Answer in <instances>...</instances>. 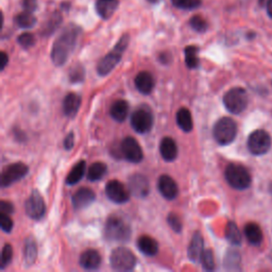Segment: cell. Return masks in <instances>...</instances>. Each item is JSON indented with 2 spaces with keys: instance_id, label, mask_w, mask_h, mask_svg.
Instances as JSON below:
<instances>
[{
  "instance_id": "1",
  "label": "cell",
  "mask_w": 272,
  "mask_h": 272,
  "mask_svg": "<svg viewBox=\"0 0 272 272\" xmlns=\"http://www.w3.org/2000/svg\"><path fill=\"white\" fill-rule=\"evenodd\" d=\"M82 29L75 24H69L62 30L58 39L55 41L51 49V60L57 66H62L66 63L75 48Z\"/></svg>"
},
{
  "instance_id": "2",
  "label": "cell",
  "mask_w": 272,
  "mask_h": 272,
  "mask_svg": "<svg viewBox=\"0 0 272 272\" xmlns=\"http://www.w3.org/2000/svg\"><path fill=\"white\" fill-rule=\"evenodd\" d=\"M129 42H130L129 34H123L119 39L117 44L114 46L113 49L100 60L97 66V71L100 76L103 77L108 75L116 67V65L122 58L123 52L125 51L128 46H129Z\"/></svg>"
},
{
  "instance_id": "3",
  "label": "cell",
  "mask_w": 272,
  "mask_h": 272,
  "mask_svg": "<svg viewBox=\"0 0 272 272\" xmlns=\"http://www.w3.org/2000/svg\"><path fill=\"white\" fill-rule=\"evenodd\" d=\"M104 236L108 241L126 242L131 236V229L128 223L117 216H111L105 223Z\"/></svg>"
},
{
  "instance_id": "4",
  "label": "cell",
  "mask_w": 272,
  "mask_h": 272,
  "mask_svg": "<svg viewBox=\"0 0 272 272\" xmlns=\"http://www.w3.org/2000/svg\"><path fill=\"white\" fill-rule=\"evenodd\" d=\"M213 135L219 145H230L236 138L237 123L230 117H222L215 123L213 128Z\"/></svg>"
},
{
  "instance_id": "5",
  "label": "cell",
  "mask_w": 272,
  "mask_h": 272,
  "mask_svg": "<svg viewBox=\"0 0 272 272\" xmlns=\"http://www.w3.org/2000/svg\"><path fill=\"white\" fill-rule=\"evenodd\" d=\"M226 180L235 189L244 190L250 187L252 179L251 174L247 170L246 167L239 164H229L226 168Z\"/></svg>"
},
{
  "instance_id": "6",
  "label": "cell",
  "mask_w": 272,
  "mask_h": 272,
  "mask_svg": "<svg viewBox=\"0 0 272 272\" xmlns=\"http://www.w3.org/2000/svg\"><path fill=\"white\" fill-rule=\"evenodd\" d=\"M248 94L242 87L231 88L223 96V104L232 114L243 113L248 106Z\"/></svg>"
},
{
  "instance_id": "7",
  "label": "cell",
  "mask_w": 272,
  "mask_h": 272,
  "mask_svg": "<svg viewBox=\"0 0 272 272\" xmlns=\"http://www.w3.org/2000/svg\"><path fill=\"white\" fill-rule=\"evenodd\" d=\"M110 263L116 271H131L136 265V258L129 249L116 248L111 253Z\"/></svg>"
},
{
  "instance_id": "8",
  "label": "cell",
  "mask_w": 272,
  "mask_h": 272,
  "mask_svg": "<svg viewBox=\"0 0 272 272\" xmlns=\"http://www.w3.org/2000/svg\"><path fill=\"white\" fill-rule=\"evenodd\" d=\"M247 145L253 155H264L271 148V137L265 130H255L249 135Z\"/></svg>"
},
{
  "instance_id": "9",
  "label": "cell",
  "mask_w": 272,
  "mask_h": 272,
  "mask_svg": "<svg viewBox=\"0 0 272 272\" xmlns=\"http://www.w3.org/2000/svg\"><path fill=\"white\" fill-rule=\"evenodd\" d=\"M26 214L33 220H41L46 213V204L43 196L38 190H33L25 202Z\"/></svg>"
},
{
  "instance_id": "10",
  "label": "cell",
  "mask_w": 272,
  "mask_h": 272,
  "mask_svg": "<svg viewBox=\"0 0 272 272\" xmlns=\"http://www.w3.org/2000/svg\"><path fill=\"white\" fill-rule=\"evenodd\" d=\"M153 115L151 112L146 107L137 108L132 117H131V124L133 129L140 134H145L149 132L153 126Z\"/></svg>"
},
{
  "instance_id": "11",
  "label": "cell",
  "mask_w": 272,
  "mask_h": 272,
  "mask_svg": "<svg viewBox=\"0 0 272 272\" xmlns=\"http://www.w3.org/2000/svg\"><path fill=\"white\" fill-rule=\"evenodd\" d=\"M28 171H29L28 166L22 162L8 165L7 167L4 168L2 172V178H0L2 179V182H0L2 187H8L14 184L15 182L22 180L28 173Z\"/></svg>"
},
{
  "instance_id": "12",
  "label": "cell",
  "mask_w": 272,
  "mask_h": 272,
  "mask_svg": "<svg viewBox=\"0 0 272 272\" xmlns=\"http://www.w3.org/2000/svg\"><path fill=\"white\" fill-rule=\"evenodd\" d=\"M120 151L128 162L136 164V163H140L143 158V153L138 141L130 136L125 137L121 141Z\"/></svg>"
},
{
  "instance_id": "13",
  "label": "cell",
  "mask_w": 272,
  "mask_h": 272,
  "mask_svg": "<svg viewBox=\"0 0 272 272\" xmlns=\"http://www.w3.org/2000/svg\"><path fill=\"white\" fill-rule=\"evenodd\" d=\"M105 194L107 198L117 204H122L129 201L130 193L126 187L117 180H111L105 185Z\"/></svg>"
},
{
  "instance_id": "14",
  "label": "cell",
  "mask_w": 272,
  "mask_h": 272,
  "mask_svg": "<svg viewBox=\"0 0 272 272\" xmlns=\"http://www.w3.org/2000/svg\"><path fill=\"white\" fill-rule=\"evenodd\" d=\"M157 187L161 195L168 200H173L178 197L179 187L175 183V181L170 177V175L163 174L159 177Z\"/></svg>"
},
{
  "instance_id": "15",
  "label": "cell",
  "mask_w": 272,
  "mask_h": 272,
  "mask_svg": "<svg viewBox=\"0 0 272 272\" xmlns=\"http://www.w3.org/2000/svg\"><path fill=\"white\" fill-rule=\"evenodd\" d=\"M149 182L142 174L135 173L129 180V190L135 197L143 198L149 194Z\"/></svg>"
},
{
  "instance_id": "16",
  "label": "cell",
  "mask_w": 272,
  "mask_h": 272,
  "mask_svg": "<svg viewBox=\"0 0 272 272\" xmlns=\"http://www.w3.org/2000/svg\"><path fill=\"white\" fill-rule=\"evenodd\" d=\"M96 199L94 190L87 187L78 189L72 196V205L76 210H82L89 206Z\"/></svg>"
},
{
  "instance_id": "17",
  "label": "cell",
  "mask_w": 272,
  "mask_h": 272,
  "mask_svg": "<svg viewBox=\"0 0 272 272\" xmlns=\"http://www.w3.org/2000/svg\"><path fill=\"white\" fill-rule=\"evenodd\" d=\"M203 237L200 232H196L191 238V242L187 249V255L191 262L199 263L203 254Z\"/></svg>"
},
{
  "instance_id": "18",
  "label": "cell",
  "mask_w": 272,
  "mask_h": 272,
  "mask_svg": "<svg viewBox=\"0 0 272 272\" xmlns=\"http://www.w3.org/2000/svg\"><path fill=\"white\" fill-rule=\"evenodd\" d=\"M118 6L119 0H96L95 9L102 20L107 21L113 16Z\"/></svg>"
},
{
  "instance_id": "19",
  "label": "cell",
  "mask_w": 272,
  "mask_h": 272,
  "mask_svg": "<svg viewBox=\"0 0 272 272\" xmlns=\"http://www.w3.org/2000/svg\"><path fill=\"white\" fill-rule=\"evenodd\" d=\"M135 87L143 95H149L154 88V78L149 71H140L134 80Z\"/></svg>"
},
{
  "instance_id": "20",
  "label": "cell",
  "mask_w": 272,
  "mask_h": 272,
  "mask_svg": "<svg viewBox=\"0 0 272 272\" xmlns=\"http://www.w3.org/2000/svg\"><path fill=\"white\" fill-rule=\"evenodd\" d=\"M80 265L86 270H96L101 265V257L99 252L89 249L84 251L80 257Z\"/></svg>"
},
{
  "instance_id": "21",
  "label": "cell",
  "mask_w": 272,
  "mask_h": 272,
  "mask_svg": "<svg viewBox=\"0 0 272 272\" xmlns=\"http://www.w3.org/2000/svg\"><path fill=\"white\" fill-rule=\"evenodd\" d=\"M159 152L167 162H172L178 156V146L171 137H164L159 145Z\"/></svg>"
},
{
  "instance_id": "22",
  "label": "cell",
  "mask_w": 272,
  "mask_h": 272,
  "mask_svg": "<svg viewBox=\"0 0 272 272\" xmlns=\"http://www.w3.org/2000/svg\"><path fill=\"white\" fill-rule=\"evenodd\" d=\"M81 105V97L76 93H69L66 95L65 99L63 101V111L64 114L67 117H75Z\"/></svg>"
},
{
  "instance_id": "23",
  "label": "cell",
  "mask_w": 272,
  "mask_h": 272,
  "mask_svg": "<svg viewBox=\"0 0 272 272\" xmlns=\"http://www.w3.org/2000/svg\"><path fill=\"white\" fill-rule=\"evenodd\" d=\"M129 114V103L123 99L116 100L110 108V115L115 121L122 122L126 119Z\"/></svg>"
},
{
  "instance_id": "24",
  "label": "cell",
  "mask_w": 272,
  "mask_h": 272,
  "mask_svg": "<svg viewBox=\"0 0 272 272\" xmlns=\"http://www.w3.org/2000/svg\"><path fill=\"white\" fill-rule=\"evenodd\" d=\"M137 248L147 257H154L158 252V244L154 238L150 236H140L137 241Z\"/></svg>"
},
{
  "instance_id": "25",
  "label": "cell",
  "mask_w": 272,
  "mask_h": 272,
  "mask_svg": "<svg viewBox=\"0 0 272 272\" xmlns=\"http://www.w3.org/2000/svg\"><path fill=\"white\" fill-rule=\"evenodd\" d=\"M245 235L248 242L253 246H260L263 242V232L259 225L254 222H249L245 226Z\"/></svg>"
},
{
  "instance_id": "26",
  "label": "cell",
  "mask_w": 272,
  "mask_h": 272,
  "mask_svg": "<svg viewBox=\"0 0 272 272\" xmlns=\"http://www.w3.org/2000/svg\"><path fill=\"white\" fill-rule=\"evenodd\" d=\"M177 123L180 126V129L184 132H190L193 130V117H191V113L188 108L181 107L177 112Z\"/></svg>"
},
{
  "instance_id": "27",
  "label": "cell",
  "mask_w": 272,
  "mask_h": 272,
  "mask_svg": "<svg viewBox=\"0 0 272 272\" xmlns=\"http://www.w3.org/2000/svg\"><path fill=\"white\" fill-rule=\"evenodd\" d=\"M38 255V246L33 238H27V241L25 243V248H24V260H25V265L28 267L33 264L37 260Z\"/></svg>"
},
{
  "instance_id": "28",
  "label": "cell",
  "mask_w": 272,
  "mask_h": 272,
  "mask_svg": "<svg viewBox=\"0 0 272 272\" xmlns=\"http://www.w3.org/2000/svg\"><path fill=\"white\" fill-rule=\"evenodd\" d=\"M14 23L16 26H19L22 29H30L34 27V25L37 24V17L32 12L24 10L22 13L15 16Z\"/></svg>"
},
{
  "instance_id": "29",
  "label": "cell",
  "mask_w": 272,
  "mask_h": 272,
  "mask_svg": "<svg viewBox=\"0 0 272 272\" xmlns=\"http://www.w3.org/2000/svg\"><path fill=\"white\" fill-rule=\"evenodd\" d=\"M85 170H86L85 161H80L79 163H77L70 170L69 174L67 175L66 183L68 185H75L78 182L81 181V179L84 177V174H85Z\"/></svg>"
},
{
  "instance_id": "30",
  "label": "cell",
  "mask_w": 272,
  "mask_h": 272,
  "mask_svg": "<svg viewBox=\"0 0 272 272\" xmlns=\"http://www.w3.org/2000/svg\"><path fill=\"white\" fill-rule=\"evenodd\" d=\"M186 66L190 69H196L200 65V60L198 57L199 48L197 46H187L184 50Z\"/></svg>"
},
{
  "instance_id": "31",
  "label": "cell",
  "mask_w": 272,
  "mask_h": 272,
  "mask_svg": "<svg viewBox=\"0 0 272 272\" xmlns=\"http://www.w3.org/2000/svg\"><path fill=\"white\" fill-rule=\"evenodd\" d=\"M62 15L59 12H55L51 16L50 19L48 20L45 24V26L42 28V35L44 37H49L51 35L53 32L60 27V25L62 24Z\"/></svg>"
},
{
  "instance_id": "32",
  "label": "cell",
  "mask_w": 272,
  "mask_h": 272,
  "mask_svg": "<svg viewBox=\"0 0 272 272\" xmlns=\"http://www.w3.org/2000/svg\"><path fill=\"white\" fill-rule=\"evenodd\" d=\"M226 237L233 246L242 245V241H243L242 233L241 231H239L236 223L233 221L228 222L227 228H226Z\"/></svg>"
},
{
  "instance_id": "33",
  "label": "cell",
  "mask_w": 272,
  "mask_h": 272,
  "mask_svg": "<svg viewBox=\"0 0 272 272\" xmlns=\"http://www.w3.org/2000/svg\"><path fill=\"white\" fill-rule=\"evenodd\" d=\"M107 167L102 162H96L92 164L87 170V179L89 181H99L101 180L105 173H106Z\"/></svg>"
},
{
  "instance_id": "34",
  "label": "cell",
  "mask_w": 272,
  "mask_h": 272,
  "mask_svg": "<svg viewBox=\"0 0 272 272\" xmlns=\"http://www.w3.org/2000/svg\"><path fill=\"white\" fill-rule=\"evenodd\" d=\"M172 5L180 10H195L202 5V0H171Z\"/></svg>"
},
{
  "instance_id": "35",
  "label": "cell",
  "mask_w": 272,
  "mask_h": 272,
  "mask_svg": "<svg viewBox=\"0 0 272 272\" xmlns=\"http://www.w3.org/2000/svg\"><path fill=\"white\" fill-rule=\"evenodd\" d=\"M189 26L196 32H199V33H203V32H205L207 28H209L207 22L200 15L193 16V17L189 20Z\"/></svg>"
},
{
  "instance_id": "36",
  "label": "cell",
  "mask_w": 272,
  "mask_h": 272,
  "mask_svg": "<svg viewBox=\"0 0 272 272\" xmlns=\"http://www.w3.org/2000/svg\"><path fill=\"white\" fill-rule=\"evenodd\" d=\"M201 264L203 269L207 271H212L215 269V260H214V253L211 249H207L203 251L201 257Z\"/></svg>"
},
{
  "instance_id": "37",
  "label": "cell",
  "mask_w": 272,
  "mask_h": 272,
  "mask_svg": "<svg viewBox=\"0 0 272 272\" xmlns=\"http://www.w3.org/2000/svg\"><path fill=\"white\" fill-rule=\"evenodd\" d=\"M85 77V71L82 65L77 64V65L72 66L69 71V80L72 83H80L82 82Z\"/></svg>"
},
{
  "instance_id": "38",
  "label": "cell",
  "mask_w": 272,
  "mask_h": 272,
  "mask_svg": "<svg viewBox=\"0 0 272 272\" xmlns=\"http://www.w3.org/2000/svg\"><path fill=\"white\" fill-rule=\"evenodd\" d=\"M239 264H241V255L237 251H229L226 260H225V266L228 269H238Z\"/></svg>"
},
{
  "instance_id": "39",
  "label": "cell",
  "mask_w": 272,
  "mask_h": 272,
  "mask_svg": "<svg viewBox=\"0 0 272 272\" xmlns=\"http://www.w3.org/2000/svg\"><path fill=\"white\" fill-rule=\"evenodd\" d=\"M12 258H13L12 246L6 244L3 248V251H2V265H0V268L5 269L11 263Z\"/></svg>"
},
{
  "instance_id": "40",
  "label": "cell",
  "mask_w": 272,
  "mask_h": 272,
  "mask_svg": "<svg viewBox=\"0 0 272 272\" xmlns=\"http://www.w3.org/2000/svg\"><path fill=\"white\" fill-rule=\"evenodd\" d=\"M17 43L25 48V49H28V48H31L32 46L34 45L35 43V39L34 35L29 33V32H25V33H22L19 38H17Z\"/></svg>"
},
{
  "instance_id": "41",
  "label": "cell",
  "mask_w": 272,
  "mask_h": 272,
  "mask_svg": "<svg viewBox=\"0 0 272 272\" xmlns=\"http://www.w3.org/2000/svg\"><path fill=\"white\" fill-rule=\"evenodd\" d=\"M167 222L169 227L175 232V233H180L182 231V222L180 220V218L173 214V213H170L167 217Z\"/></svg>"
},
{
  "instance_id": "42",
  "label": "cell",
  "mask_w": 272,
  "mask_h": 272,
  "mask_svg": "<svg viewBox=\"0 0 272 272\" xmlns=\"http://www.w3.org/2000/svg\"><path fill=\"white\" fill-rule=\"evenodd\" d=\"M0 227L6 233H10L13 229V221L8 214L0 213Z\"/></svg>"
},
{
  "instance_id": "43",
  "label": "cell",
  "mask_w": 272,
  "mask_h": 272,
  "mask_svg": "<svg viewBox=\"0 0 272 272\" xmlns=\"http://www.w3.org/2000/svg\"><path fill=\"white\" fill-rule=\"evenodd\" d=\"M22 6L25 11L34 13V11L38 9V0H23Z\"/></svg>"
},
{
  "instance_id": "44",
  "label": "cell",
  "mask_w": 272,
  "mask_h": 272,
  "mask_svg": "<svg viewBox=\"0 0 272 272\" xmlns=\"http://www.w3.org/2000/svg\"><path fill=\"white\" fill-rule=\"evenodd\" d=\"M13 212H14V206L12 203L8 201H4V200L0 202V213L11 215Z\"/></svg>"
},
{
  "instance_id": "45",
  "label": "cell",
  "mask_w": 272,
  "mask_h": 272,
  "mask_svg": "<svg viewBox=\"0 0 272 272\" xmlns=\"http://www.w3.org/2000/svg\"><path fill=\"white\" fill-rule=\"evenodd\" d=\"M74 145H75V136H74V133L70 132L65 137V140H64V147H65L66 150H70V149H72Z\"/></svg>"
},
{
  "instance_id": "46",
  "label": "cell",
  "mask_w": 272,
  "mask_h": 272,
  "mask_svg": "<svg viewBox=\"0 0 272 272\" xmlns=\"http://www.w3.org/2000/svg\"><path fill=\"white\" fill-rule=\"evenodd\" d=\"M8 62H9V58H8L7 53L3 51L2 52V65H0V68H2V70H4L6 68Z\"/></svg>"
},
{
  "instance_id": "47",
  "label": "cell",
  "mask_w": 272,
  "mask_h": 272,
  "mask_svg": "<svg viewBox=\"0 0 272 272\" xmlns=\"http://www.w3.org/2000/svg\"><path fill=\"white\" fill-rule=\"evenodd\" d=\"M266 9H267L268 16L272 20V0H267V2H266Z\"/></svg>"
},
{
  "instance_id": "48",
  "label": "cell",
  "mask_w": 272,
  "mask_h": 272,
  "mask_svg": "<svg viewBox=\"0 0 272 272\" xmlns=\"http://www.w3.org/2000/svg\"><path fill=\"white\" fill-rule=\"evenodd\" d=\"M169 60H170V55L166 53V52H163L161 55V57H159V61H161L162 63H168Z\"/></svg>"
},
{
  "instance_id": "49",
  "label": "cell",
  "mask_w": 272,
  "mask_h": 272,
  "mask_svg": "<svg viewBox=\"0 0 272 272\" xmlns=\"http://www.w3.org/2000/svg\"><path fill=\"white\" fill-rule=\"evenodd\" d=\"M148 2H149L150 4H153V5H155V4H157V3L161 2V0H148Z\"/></svg>"
},
{
  "instance_id": "50",
  "label": "cell",
  "mask_w": 272,
  "mask_h": 272,
  "mask_svg": "<svg viewBox=\"0 0 272 272\" xmlns=\"http://www.w3.org/2000/svg\"><path fill=\"white\" fill-rule=\"evenodd\" d=\"M269 191H270V194H271V196H272V182H271L270 185H269Z\"/></svg>"
},
{
  "instance_id": "51",
  "label": "cell",
  "mask_w": 272,
  "mask_h": 272,
  "mask_svg": "<svg viewBox=\"0 0 272 272\" xmlns=\"http://www.w3.org/2000/svg\"><path fill=\"white\" fill-rule=\"evenodd\" d=\"M260 6H264V0H259Z\"/></svg>"
}]
</instances>
